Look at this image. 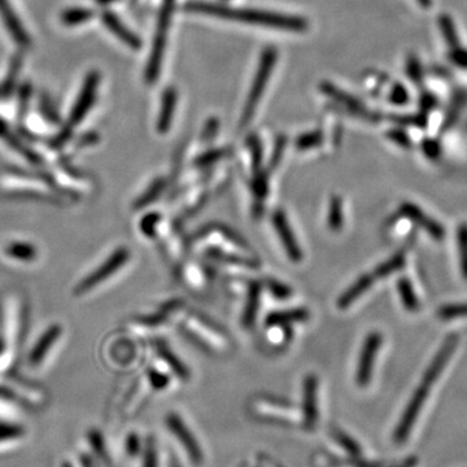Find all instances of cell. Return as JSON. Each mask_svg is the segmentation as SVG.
Returning <instances> with one entry per match:
<instances>
[{
    "mask_svg": "<svg viewBox=\"0 0 467 467\" xmlns=\"http://www.w3.org/2000/svg\"><path fill=\"white\" fill-rule=\"evenodd\" d=\"M185 9L191 14L215 16L231 21L243 22L248 25L273 28V29L287 30L295 33H302L309 26L308 21L304 17H299V16L283 15V14L267 12L261 9L229 7L223 4L205 3V1H190L185 6Z\"/></svg>",
    "mask_w": 467,
    "mask_h": 467,
    "instance_id": "1",
    "label": "cell"
},
{
    "mask_svg": "<svg viewBox=\"0 0 467 467\" xmlns=\"http://www.w3.org/2000/svg\"><path fill=\"white\" fill-rule=\"evenodd\" d=\"M278 60V51L274 47H266L260 56L257 71L252 81L251 90L247 96L245 108L240 118V126L245 128L251 123L253 116L256 113V109L259 107V103L262 99V95L265 93L266 86L269 79L272 78L274 68Z\"/></svg>",
    "mask_w": 467,
    "mask_h": 467,
    "instance_id": "2",
    "label": "cell"
},
{
    "mask_svg": "<svg viewBox=\"0 0 467 467\" xmlns=\"http://www.w3.org/2000/svg\"><path fill=\"white\" fill-rule=\"evenodd\" d=\"M172 4H163L161 12L158 16V28L153 39L151 56L148 60V65L145 69V79L148 83H153L160 76L164 51H165L166 41H168V31L170 26V17H172Z\"/></svg>",
    "mask_w": 467,
    "mask_h": 467,
    "instance_id": "3",
    "label": "cell"
},
{
    "mask_svg": "<svg viewBox=\"0 0 467 467\" xmlns=\"http://www.w3.org/2000/svg\"><path fill=\"white\" fill-rule=\"evenodd\" d=\"M99 83H101L99 73L93 71L87 74L82 88L77 96V101L74 103V107L71 111L66 126L64 128L68 133L73 134V130L76 129L79 123L85 120L90 109L93 108V103L96 101L98 90H99Z\"/></svg>",
    "mask_w": 467,
    "mask_h": 467,
    "instance_id": "4",
    "label": "cell"
},
{
    "mask_svg": "<svg viewBox=\"0 0 467 467\" xmlns=\"http://www.w3.org/2000/svg\"><path fill=\"white\" fill-rule=\"evenodd\" d=\"M130 259V251L128 248H118L113 252L106 262H103L95 272L88 274L85 279L81 280L74 289L76 295H83L90 289L98 287L103 282L108 279L113 274L117 273Z\"/></svg>",
    "mask_w": 467,
    "mask_h": 467,
    "instance_id": "5",
    "label": "cell"
},
{
    "mask_svg": "<svg viewBox=\"0 0 467 467\" xmlns=\"http://www.w3.org/2000/svg\"><path fill=\"white\" fill-rule=\"evenodd\" d=\"M431 386V383L422 381L419 389L414 392V395L411 397L409 405H408V408L405 410L403 418H401V421L399 424V427L396 430L395 440L397 443H403L408 438L410 430L413 427V424L417 419L418 414H419V411L422 409L424 401H426V399L428 396Z\"/></svg>",
    "mask_w": 467,
    "mask_h": 467,
    "instance_id": "6",
    "label": "cell"
},
{
    "mask_svg": "<svg viewBox=\"0 0 467 467\" xmlns=\"http://www.w3.org/2000/svg\"><path fill=\"white\" fill-rule=\"evenodd\" d=\"M381 342L383 338L376 331L369 334L364 342L359 359V367H357V383L359 387H366L371 379L374 362L376 359V354L379 352Z\"/></svg>",
    "mask_w": 467,
    "mask_h": 467,
    "instance_id": "7",
    "label": "cell"
},
{
    "mask_svg": "<svg viewBox=\"0 0 467 467\" xmlns=\"http://www.w3.org/2000/svg\"><path fill=\"white\" fill-rule=\"evenodd\" d=\"M273 225L277 234L279 235L282 245L287 252L288 257L294 262H300L302 260V250L299 247V243L296 242L294 231H292L289 223H288L287 217L282 210H277L274 213Z\"/></svg>",
    "mask_w": 467,
    "mask_h": 467,
    "instance_id": "8",
    "label": "cell"
},
{
    "mask_svg": "<svg viewBox=\"0 0 467 467\" xmlns=\"http://www.w3.org/2000/svg\"><path fill=\"white\" fill-rule=\"evenodd\" d=\"M0 17L9 36L14 38L16 43L20 47H28L30 44L29 34L24 28L19 16L16 15L15 9L11 6L9 0H0Z\"/></svg>",
    "mask_w": 467,
    "mask_h": 467,
    "instance_id": "9",
    "label": "cell"
},
{
    "mask_svg": "<svg viewBox=\"0 0 467 467\" xmlns=\"http://www.w3.org/2000/svg\"><path fill=\"white\" fill-rule=\"evenodd\" d=\"M321 90L324 91V95H327L331 99L338 101L340 106H343L344 108L348 109L349 112H352L354 115L361 116L364 118H370V120L375 118L361 101H357L352 95L340 90L339 87L332 85L330 82H324L321 85Z\"/></svg>",
    "mask_w": 467,
    "mask_h": 467,
    "instance_id": "10",
    "label": "cell"
},
{
    "mask_svg": "<svg viewBox=\"0 0 467 467\" xmlns=\"http://www.w3.org/2000/svg\"><path fill=\"white\" fill-rule=\"evenodd\" d=\"M101 21L103 24L107 26V29L113 34V36H117L123 44H126L130 48L133 50H139L142 47V41L140 38L133 33L131 30L123 24V20L118 17V16L109 12V11H106L103 15H101Z\"/></svg>",
    "mask_w": 467,
    "mask_h": 467,
    "instance_id": "11",
    "label": "cell"
},
{
    "mask_svg": "<svg viewBox=\"0 0 467 467\" xmlns=\"http://www.w3.org/2000/svg\"><path fill=\"white\" fill-rule=\"evenodd\" d=\"M400 212H401L404 217L409 218L413 222L417 223L419 227H422L424 231H427L433 239L441 240L444 237L443 226L436 221H433L431 217L424 215L418 205H414L411 202H404L401 208H400Z\"/></svg>",
    "mask_w": 467,
    "mask_h": 467,
    "instance_id": "12",
    "label": "cell"
},
{
    "mask_svg": "<svg viewBox=\"0 0 467 467\" xmlns=\"http://www.w3.org/2000/svg\"><path fill=\"white\" fill-rule=\"evenodd\" d=\"M61 332L63 330L58 324H52L51 327L44 331L43 335L38 339V342L30 352V366H39L41 362H43V359L47 357L51 348L56 344V342L61 337Z\"/></svg>",
    "mask_w": 467,
    "mask_h": 467,
    "instance_id": "13",
    "label": "cell"
},
{
    "mask_svg": "<svg viewBox=\"0 0 467 467\" xmlns=\"http://www.w3.org/2000/svg\"><path fill=\"white\" fill-rule=\"evenodd\" d=\"M168 424H169V428L180 438V441L183 443V446H186L191 458L195 462H202V452L199 449V446L196 444L191 432L188 431V428H186V426L180 421V418L175 416V414H170L168 417Z\"/></svg>",
    "mask_w": 467,
    "mask_h": 467,
    "instance_id": "14",
    "label": "cell"
},
{
    "mask_svg": "<svg viewBox=\"0 0 467 467\" xmlns=\"http://www.w3.org/2000/svg\"><path fill=\"white\" fill-rule=\"evenodd\" d=\"M177 101H178V93L175 91V88L174 87H168V88H165L164 93H163L161 107H160V116H158V133L164 134V133L169 131V129H170Z\"/></svg>",
    "mask_w": 467,
    "mask_h": 467,
    "instance_id": "15",
    "label": "cell"
},
{
    "mask_svg": "<svg viewBox=\"0 0 467 467\" xmlns=\"http://www.w3.org/2000/svg\"><path fill=\"white\" fill-rule=\"evenodd\" d=\"M317 387L318 381L316 375H308L304 381V418L305 424L309 427L316 424Z\"/></svg>",
    "mask_w": 467,
    "mask_h": 467,
    "instance_id": "16",
    "label": "cell"
},
{
    "mask_svg": "<svg viewBox=\"0 0 467 467\" xmlns=\"http://www.w3.org/2000/svg\"><path fill=\"white\" fill-rule=\"evenodd\" d=\"M374 275H362L359 279L353 283L351 287L345 291L343 295L339 297L338 307L340 309H347L351 307L353 302L359 299V296L364 295L369 288L373 286Z\"/></svg>",
    "mask_w": 467,
    "mask_h": 467,
    "instance_id": "17",
    "label": "cell"
},
{
    "mask_svg": "<svg viewBox=\"0 0 467 467\" xmlns=\"http://www.w3.org/2000/svg\"><path fill=\"white\" fill-rule=\"evenodd\" d=\"M309 318V312L304 308L296 309L280 310L274 312L266 317L267 326H283V324H294V322H304Z\"/></svg>",
    "mask_w": 467,
    "mask_h": 467,
    "instance_id": "18",
    "label": "cell"
},
{
    "mask_svg": "<svg viewBox=\"0 0 467 467\" xmlns=\"http://www.w3.org/2000/svg\"><path fill=\"white\" fill-rule=\"evenodd\" d=\"M0 138L4 142H7L9 147H12L16 151L22 153L24 158H28L31 163H38L39 161L38 153L33 151V150H30L25 144L22 143L21 139L12 133V130L8 128L7 123L4 120H1V118H0Z\"/></svg>",
    "mask_w": 467,
    "mask_h": 467,
    "instance_id": "19",
    "label": "cell"
},
{
    "mask_svg": "<svg viewBox=\"0 0 467 467\" xmlns=\"http://www.w3.org/2000/svg\"><path fill=\"white\" fill-rule=\"evenodd\" d=\"M4 253L9 259L21 262H31L38 256L36 247L28 242H12L4 248Z\"/></svg>",
    "mask_w": 467,
    "mask_h": 467,
    "instance_id": "20",
    "label": "cell"
},
{
    "mask_svg": "<svg viewBox=\"0 0 467 467\" xmlns=\"http://www.w3.org/2000/svg\"><path fill=\"white\" fill-rule=\"evenodd\" d=\"M260 297H261L260 283L253 282L250 286L248 299H247L245 314H243V324H245V327H252L255 324V319L257 316V310H259L260 307Z\"/></svg>",
    "mask_w": 467,
    "mask_h": 467,
    "instance_id": "21",
    "label": "cell"
},
{
    "mask_svg": "<svg viewBox=\"0 0 467 467\" xmlns=\"http://www.w3.org/2000/svg\"><path fill=\"white\" fill-rule=\"evenodd\" d=\"M156 349H158L160 357L165 361L168 366L170 367L173 371L180 376V379H188L190 378L188 369L183 365V362L173 353L172 349L164 342H158L156 343Z\"/></svg>",
    "mask_w": 467,
    "mask_h": 467,
    "instance_id": "22",
    "label": "cell"
},
{
    "mask_svg": "<svg viewBox=\"0 0 467 467\" xmlns=\"http://www.w3.org/2000/svg\"><path fill=\"white\" fill-rule=\"evenodd\" d=\"M327 223L332 231H340L344 225V208L343 200L339 196H332L329 204Z\"/></svg>",
    "mask_w": 467,
    "mask_h": 467,
    "instance_id": "23",
    "label": "cell"
},
{
    "mask_svg": "<svg viewBox=\"0 0 467 467\" xmlns=\"http://www.w3.org/2000/svg\"><path fill=\"white\" fill-rule=\"evenodd\" d=\"M399 294L401 297L403 305L409 310V312H416L419 309V302H418L417 295L414 292V288L411 286L408 278H401L397 283Z\"/></svg>",
    "mask_w": 467,
    "mask_h": 467,
    "instance_id": "24",
    "label": "cell"
},
{
    "mask_svg": "<svg viewBox=\"0 0 467 467\" xmlns=\"http://www.w3.org/2000/svg\"><path fill=\"white\" fill-rule=\"evenodd\" d=\"M25 436V430L20 424L0 422V448L20 441Z\"/></svg>",
    "mask_w": 467,
    "mask_h": 467,
    "instance_id": "25",
    "label": "cell"
},
{
    "mask_svg": "<svg viewBox=\"0 0 467 467\" xmlns=\"http://www.w3.org/2000/svg\"><path fill=\"white\" fill-rule=\"evenodd\" d=\"M93 12L88 8H69L61 15V22L68 26H77L93 19Z\"/></svg>",
    "mask_w": 467,
    "mask_h": 467,
    "instance_id": "26",
    "label": "cell"
},
{
    "mask_svg": "<svg viewBox=\"0 0 467 467\" xmlns=\"http://www.w3.org/2000/svg\"><path fill=\"white\" fill-rule=\"evenodd\" d=\"M164 187H165V180H163V178L153 180L151 186L147 188V191H144L143 194L139 196V199H138L137 202H134V207L137 209H142L144 208L145 205H148V204H151L152 202H155L158 196H160V194L163 193Z\"/></svg>",
    "mask_w": 467,
    "mask_h": 467,
    "instance_id": "27",
    "label": "cell"
},
{
    "mask_svg": "<svg viewBox=\"0 0 467 467\" xmlns=\"http://www.w3.org/2000/svg\"><path fill=\"white\" fill-rule=\"evenodd\" d=\"M405 264V256L403 252L397 253L394 257H391L389 261L383 262L381 266L376 267L375 273H374V278H384L389 277L392 273H395L397 270H400Z\"/></svg>",
    "mask_w": 467,
    "mask_h": 467,
    "instance_id": "28",
    "label": "cell"
},
{
    "mask_svg": "<svg viewBox=\"0 0 467 467\" xmlns=\"http://www.w3.org/2000/svg\"><path fill=\"white\" fill-rule=\"evenodd\" d=\"M322 142H324V135H322L321 131H318V130L308 131V133H304L296 139V148L299 151H308L312 148L319 147Z\"/></svg>",
    "mask_w": 467,
    "mask_h": 467,
    "instance_id": "29",
    "label": "cell"
},
{
    "mask_svg": "<svg viewBox=\"0 0 467 467\" xmlns=\"http://www.w3.org/2000/svg\"><path fill=\"white\" fill-rule=\"evenodd\" d=\"M440 29H441V33L446 38V42L449 44L451 50L460 47L458 46V36H457L456 28H454V24L448 16H441L440 17Z\"/></svg>",
    "mask_w": 467,
    "mask_h": 467,
    "instance_id": "30",
    "label": "cell"
},
{
    "mask_svg": "<svg viewBox=\"0 0 467 467\" xmlns=\"http://www.w3.org/2000/svg\"><path fill=\"white\" fill-rule=\"evenodd\" d=\"M250 150L252 153V166L255 174L261 173V163H262V148H261V142L256 135H252L248 140Z\"/></svg>",
    "mask_w": 467,
    "mask_h": 467,
    "instance_id": "31",
    "label": "cell"
},
{
    "mask_svg": "<svg viewBox=\"0 0 467 467\" xmlns=\"http://www.w3.org/2000/svg\"><path fill=\"white\" fill-rule=\"evenodd\" d=\"M229 153V150L226 148H218V150H210V151L202 153V156L196 158L195 164L197 166H208L210 164H215L220 161L221 158H225Z\"/></svg>",
    "mask_w": 467,
    "mask_h": 467,
    "instance_id": "32",
    "label": "cell"
},
{
    "mask_svg": "<svg viewBox=\"0 0 467 467\" xmlns=\"http://www.w3.org/2000/svg\"><path fill=\"white\" fill-rule=\"evenodd\" d=\"M460 245L461 270L467 279V225H462L458 230Z\"/></svg>",
    "mask_w": 467,
    "mask_h": 467,
    "instance_id": "33",
    "label": "cell"
},
{
    "mask_svg": "<svg viewBox=\"0 0 467 467\" xmlns=\"http://www.w3.org/2000/svg\"><path fill=\"white\" fill-rule=\"evenodd\" d=\"M39 109L42 112L44 118L48 120L50 123H58V113L56 108L53 107L52 101H50L48 96H42L41 101H39Z\"/></svg>",
    "mask_w": 467,
    "mask_h": 467,
    "instance_id": "34",
    "label": "cell"
},
{
    "mask_svg": "<svg viewBox=\"0 0 467 467\" xmlns=\"http://www.w3.org/2000/svg\"><path fill=\"white\" fill-rule=\"evenodd\" d=\"M438 316L444 319H451V318H457V317H466L467 316V304H453V305H446L443 307Z\"/></svg>",
    "mask_w": 467,
    "mask_h": 467,
    "instance_id": "35",
    "label": "cell"
},
{
    "mask_svg": "<svg viewBox=\"0 0 467 467\" xmlns=\"http://www.w3.org/2000/svg\"><path fill=\"white\" fill-rule=\"evenodd\" d=\"M266 286L269 288V291L272 292V295L277 299H287L289 296L292 295L291 288L288 287L287 284L278 282L275 279H269Z\"/></svg>",
    "mask_w": 467,
    "mask_h": 467,
    "instance_id": "36",
    "label": "cell"
},
{
    "mask_svg": "<svg viewBox=\"0 0 467 467\" xmlns=\"http://www.w3.org/2000/svg\"><path fill=\"white\" fill-rule=\"evenodd\" d=\"M389 101H392L396 106H404V104H406L408 101H409L408 90L403 85L397 83V85L392 87L391 93H389Z\"/></svg>",
    "mask_w": 467,
    "mask_h": 467,
    "instance_id": "37",
    "label": "cell"
},
{
    "mask_svg": "<svg viewBox=\"0 0 467 467\" xmlns=\"http://www.w3.org/2000/svg\"><path fill=\"white\" fill-rule=\"evenodd\" d=\"M252 190L255 195L259 197V199H264L266 194H267V178H266L265 174L261 172L259 174H256L255 177V180L252 183Z\"/></svg>",
    "mask_w": 467,
    "mask_h": 467,
    "instance_id": "38",
    "label": "cell"
},
{
    "mask_svg": "<svg viewBox=\"0 0 467 467\" xmlns=\"http://www.w3.org/2000/svg\"><path fill=\"white\" fill-rule=\"evenodd\" d=\"M158 222H160V216L158 215H155V213L148 215V216L144 217L143 221L140 222V230H142L144 235L153 237Z\"/></svg>",
    "mask_w": 467,
    "mask_h": 467,
    "instance_id": "39",
    "label": "cell"
},
{
    "mask_svg": "<svg viewBox=\"0 0 467 467\" xmlns=\"http://www.w3.org/2000/svg\"><path fill=\"white\" fill-rule=\"evenodd\" d=\"M286 145H287V139L286 137L278 138L277 139V143H275V147H274L273 156H272V160H270V168L272 169H275L278 164L282 160V156L284 153V150H286Z\"/></svg>",
    "mask_w": 467,
    "mask_h": 467,
    "instance_id": "40",
    "label": "cell"
},
{
    "mask_svg": "<svg viewBox=\"0 0 467 467\" xmlns=\"http://www.w3.org/2000/svg\"><path fill=\"white\" fill-rule=\"evenodd\" d=\"M30 95H31V88L29 85H24L20 91V101H19V111L17 115L19 117H25L28 113L29 108Z\"/></svg>",
    "mask_w": 467,
    "mask_h": 467,
    "instance_id": "41",
    "label": "cell"
},
{
    "mask_svg": "<svg viewBox=\"0 0 467 467\" xmlns=\"http://www.w3.org/2000/svg\"><path fill=\"white\" fill-rule=\"evenodd\" d=\"M406 72H408V76L413 82H416V83L421 82L422 69H421V65H419L417 58H413V56L409 58L408 63H406Z\"/></svg>",
    "mask_w": 467,
    "mask_h": 467,
    "instance_id": "42",
    "label": "cell"
},
{
    "mask_svg": "<svg viewBox=\"0 0 467 467\" xmlns=\"http://www.w3.org/2000/svg\"><path fill=\"white\" fill-rule=\"evenodd\" d=\"M387 137L392 142H395V143L401 145V147H405V148H409L410 147L409 138H408L406 134H404L403 131H400V130H391V131L387 133Z\"/></svg>",
    "mask_w": 467,
    "mask_h": 467,
    "instance_id": "43",
    "label": "cell"
},
{
    "mask_svg": "<svg viewBox=\"0 0 467 467\" xmlns=\"http://www.w3.org/2000/svg\"><path fill=\"white\" fill-rule=\"evenodd\" d=\"M422 150L427 158H438V153H440V145L436 140H426L422 145Z\"/></svg>",
    "mask_w": 467,
    "mask_h": 467,
    "instance_id": "44",
    "label": "cell"
},
{
    "mask_svg": "<svg viewBox=\"0 0 467 467\" xmlns=\"http://www.w3.org/2000/svg\"><path fill=\"white\" fill-rule=\"evenodd\" d=\"M150 381L155 389H161L168 386V376L164 374L158 373V371H150Z\"/></svg>",
    "mask_w": 467,
    "mask_h": 467,
    "instance_id": "45",
    "label": "cell"
},
{
    "mask_svg": "<svg viewBox=\"0 0 467 467\" xmlns=\"http://www.w3.org/2000/svg\"><path fill=\"white\" fill-rule=\"evenodd\" d=\"M453 63L461 68H467V51L461 50L460 47L452 50Z\"/></svg>",
    "mask_w": 467,
    "mask_h": 467,
    "instance_id": "46",
    "label": "cell"
},
{
    "mask_svg": "<svg viewBox=\"0 0 467 467\" xmlns=\"http://www.w3.org/2000/svg\"><path fill=\"white\" fill-rule=\"evenodd\" d=\"M337 438H338L339 441L343 444V446H345L349 452H352L353 454H357L359 453V448H357V444L353 441L352 438H348L345 433L343 432H338L337 433Z\"/></svg>",
    "mask_w": 467,
    "mask_h": 467,
    "instance_id": "47",
    "label": "cell"
},
{
    "mask_svg": "<svg viewBox=\"0 0 467 467\" xmlns=\"http://www.w3.org/2000/svg\"><path fill=\"white\" fill-rule=\"evenodd\" d=\"M217 130H218V121L217 120H210L208 125L205 126V129L202 131V139L204 140H210L212 138L216 135Z\"/></svg>",
    "mask_w": 467,
    "mask_h": 467,
    "instance_id": "48",
    "label": "cell"
},
{
    "mask_svg": "<svg viewBox=\"0 0 467 467\" xmlns=\"http://www.w3.org/2000/svg\"><path fill=\"white\" fill-rule=\"evenodd\" d=\"M139 440L137 435H130V438L126 441V452L129 456H135L139 452Z\"/></svg>",
    "mask_w": 467,
    "mask_h": 467,
    "instance_id": "49",
    "label": "cell"
},
{
    "mask_svg": "<svg viewBox=\"0 0 467 467\" xmlns=\"http://www.w3.org/2000/svg\"><path fill=\"white\" fill-rule=\"evenodd\" d=\"M417 463V460H414V458H410V460L405 461V462H403L401 465L399 467H413L414 465Z\"/></svg>",
    "mask_w": 467,
    "mask_h": 467,
    "instance_id": "50",
    "label": "cell"
},
{
    "mask_svg": "<svg viewBox=\"0 0 467 467\" xmlns=\"http://www.w3.org/2000/svg\"><path fill=\"white\" fill-rule=\"evenodd\" d=\"M419 6L424 8H430L432 6V0H417Z\"/></svg>",
    "mask_w": 467,
    "mask_h": 467,
    "instance_id": "51",
    "label": "cell"
},
{
    "mask_svg": "<svg viewBox=\"0 0 467 467\" xmlns=\"http://www.w3.org/2000/svg\"><path fill=\"white\" fill-rule=\"evenodd\" d=\"M113 1H116V0H96V3L101 4V6H107V4H111Z\"/></svg>",
    "mask_w": 467,
    "mask_h": 467,
    "instance_id": "52",
    "label": "cell"
},
{
    "mask_svg": "<svg viewBox=\"0 0 467 467\" xmlns=\"http://www.w3.org/2000/svg\"><path fill=\"white\" fill-rule=\"evenodd\" d=\"M173 1L174 0H164V3H166V4H173Z\"/></svg>",
    "mask_w": 467,
    "mask_h": 467,
    "instance_id": "53",
    "label": "cell"
},
{
    "mask_svg": "<svg viewBox=\"0 0 467 467\" xmlns=\"http://www.w3.org/2000/svg\"><path fill=\"white\" fill-rule=\"evenodd\" d=\"M1 352H3V343L0 342V354H1Z\"/></svg>",
    "mask_w": 467,
    "mask_h": 467,
    "instance_id": "54",
    "label": "cell"
}]
</instances>
